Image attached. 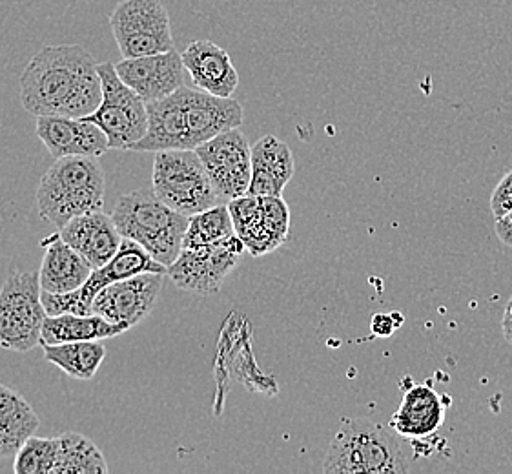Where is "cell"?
Listing matches in <instances>:
<instances>
[{"label":"cell","mask_w":512,"mask_h":474,"mask_svg":"<svg viewBox=\"0 0 512 474\" xmlns=\"http://www.w3.org/2000/svg\"><path fill=\"white\" fill-rule=\"evenodd\" d=\"M101 99L97 62L77 44L42 48L21 75V103L35 117H88Z\"/></svg>","instance_id":"6da1fadb"},{"label":"cell","mask_w":512,"mask_h":474,"mask_svg":"<svg viewBox=\"0 0 512 474\" xmlns=\"http://www.w3.org/2000/svg\"><path fill=\"white\" fill-rule=\"evenodd\" d=\"M148 130L130 152L195 150L243 124V106L232 97H217L183 86L166 99L146 104Z\"/></svg>","instance_id":"7a4b0ae2"},{"label":"cell","mask_w":512,"mask_h":474,"mask_svg":"<svg viewBox=\"0 0 512 474\" xmlns=\"http://www.w3.org/2000/svg\"><path fill=\"white\" fill-rule=\"evenodd\" d=\"M104 192V170L97 157L55 159L37 188V210L61 230L73 217L103 210Z\"/></svg>","instance_id":"3957f363"},{"label":"cell","mask_w":512,"mask_h":474,"mask_svg":"<svg viewBox=\"0 0 512 474\" xmlns=\"http://www.w3.org/2000/svg\"><path fill=\"white\" fill-rule=\"evenodd\" d=\"M112 217L121 236L141 245L164 267L179 258L190 217L163 203L155 196L154 188H141L119 197Z\"/></svg>","instance_id":"277c9868"},{"label":"cell","mask_w":512,"mask_h":474,"mask_svg":"<svg viewBox=\"0 0 512 474\" xmlns=\"http://www.w3.org/2000/svg\"><path fill=\"white\" fill-rule=\"evenodd\" d=\"M409 471L400 436L365 418H341L330 442L325 474H403Z\"/></svg>","instance_id":"5b68a950"},{"label":"cell","mask_w":512,"mask_h":474,"mask_svg":"<svg viewBox=\"0 0 512 474\" xmlns=\"http://www.w3.org/2000/svg\"><path fill=\"white\" fill-rule=\"evenodd\" d=\"M152 188L155 196L183 216H194L225 203L195 150L155 152Z\"/></svg>","instance_id":"8992f818"},{"label":"cell","mask_w":512,"mask_h":474,"mask_svg":"<svg viewBox=\"0 0 512 474\" xmlns=\"http://www.w3.org/2000/svg\"><path fill=\"white\" fill-rule=\"evenodd\" d=\"M46 316L39 272L11 270L0 289V347L28 352L41 345Z\"/></svg>","instance_id":"52a82bcc"},{"label":"cell","mask_w":512,"mask_h":474,"mask_svg":"<svg viewBox=\"0 0 512 474\" xmlns=\"http://www.w3.org/2000/svg\"><path fill=\"white\" fill-rule=\"evenodd\" d=\"M103 84L99 108L86 119L97 124L108 137L110 150H132L148 130V110L139 93L117 75L113 62L97 64Z\"/></svg>","instance_id":"ba28073f"},{"label":"cell","mask_w":512,"mask_h":474,"mask_svg":"<svg viewBox=\"0 0 512 474\" xmlns=\"http://www.w3.org/2000/svg\"><path fill=\"white\" fill-rule=\"evenodd\" d=\"M155 272V274H168V267L155 261L141 245L132 239L124 237L119 252L113 256L112 261L99 268H93L92 276L86 279L81 289L73 290L68 294H50L42 290V303L48 316H57L64 312L72 314H92L93 299L106 289L108 285L134 278L139 274Z\"/></svg>","instance_id":"9c48e42d"},{"label":"cell","mask_w":512,"mask_h":474,"mask_svg":"<svg viewBox=\"0 0 512 474\" xmlns=\"http://www.w3.org/2000/svg\"><path fill=\"white\" fill-rule=\"evenodd\" d=\"M123 59L175 50L170 15L161 0H123L110 17Z\"/></svg>","instance_id":"30bf717a"},{"label":"cell","mask_w":512,"mask_h":474,"mask_svg":"<svg viewBox=\"0 0 512 474\" xmlns=\"http://www.w3.org/2000/svg\"><path fill=\"white\" fill-rule=\"evenodd\" d=\"M245 252V243L237 234L212 245L183 248L179 258L168 267V276L177 289L214 296L241 263Z\"/></svg>","instance_id":"8fae6325"},{"label":"cell","mask_w":512,"mask_h":474,"mask_svg":"<svg viewBox=\"0 0 512 474\" xmlns=\"http://www.w3.org/2000/svg\"><path fill=\"white\" fill-rule=\"evenodd\" d=\"M237 236L254 256H265L285 243L290 227L288 205L276 196H243L228 201Z\"/></svg>","instance_id":"7c38bea8"},{"label":"cell","mask_w":512,"mask_h":474,"mask_svg":"<svg viewBox=\"0 0 512 474\" xmlns=\"http://www.w3.org/2000/svg\"><path fill=\"white\" fill-rule=\"evenodd\" d=\"M195 152L223 201L248 194L252 181V146L239 128L217 135L205 145L197 146Z\"/></svg>","instance_id":"4fadbf2b"},{"label":"cell","mask_w":512,"mask_h":474,"mask_svg":"<svg viewBox=\"0 0 512 474\" xmlns=\"http://www.w3.org/2000/svg\"><path fill=\"white\" fill-rule=\"evenodd\" d=\"M163 278L164 274L146 272L112 283L93 299V312L132 329L152 314L163 290Z\"/></svg>","instance_id":"5bb4252c"},{"label":"cell","mask_w":512,"mask_h":474,"mask_svg":"<svg viewBox=\"0 0 512 474\" xmlns=\"http://www.w3.org/2000/svg\"><path fill=\"white\" fill-rule=\"evenodd\" d=\"M115 70L123 83L139 93L146 104L166 99L185 86V64L181 53L175 50L123 59L115 64Z\"/></svg>","instance_id":"9a60e30c"},{"label":"cell","mask_w":512,"mask_h":474,"mask_svg":"<svg viewBox=\"0 0 512 474\" xmlns=\"http://www.w3.org/2000/svg\"><path fill=\"white\" fill-rule=\"evenodd\" d=\"M37 137L55 159L101 157L110 150L108 137L86 117H37Z\"/></svg>","instance_id":"2e32d148"},{"label":"cell","mask_w":512,"mask_h":474,"mask_svg":"<svg viewBox=\"0 0 512 474\" xmlns=\"http://www.w3.org/2000/svg\"><path fill=\"white\" fill-rule=\"evenodd\" d=\"M186 73L195 88L217 97H232L239 86V73L230 55L216 42H190L181 53Z\"/></svg>","instance_id":"e0dca14e"},{"label":"cell","mask_w":512,"mask_h":474,"mask_svg":"<svg viewBox=\"0 0 512 474\" xmlns=\"http://www.w3.org/2000/svg\"><path fill=\"white\" fill-rule=\"evenodd\" d=\"M59 236L93 268L103 267L112 261L124 239L115 227L113 217L104 214L103 210L73 217L59 230Z\"/></svg>","instance_id":"ac0fdd59"},{"label":"cell","mask_w":512,"mask_h":474,"mask_svg":"<svg viewBox=\"0 0 512 474\" xmlns=\"http://www.w3.org/2000/svg\"><path fill=\"white\" fill-rule=\"evenodd\" d=\"M445 423V403L431 385L409 387L398 411L390 418V429L400 438L423 440L440 431Z\"/></svg>","instance_id":"d6986e66"},{"label":"cell","mask_w":512,"mask_h":474,"mask_svg":"<svg viewBox=\"0 0 512 474\" xmlns=\"http://www.w3.org/2000/svg\"><path fill=\"white\" fill-rule=\"evenodd\" d=\"M296 172V161L287 143L265 135L252 146V181L246 196H283Z\"/></svg>","instance_id":"ffe728a7"},{"label":"cell","mask_w":512,"mask_h":474,"mask_svg":"<svg viewBox=\"0 0 512 474\" xmlns=\"http://www.w3.org/2000/svg\"><path fill=\"white\" fill-rule=\"evenodd\" d=\"M41 287L50 294H68L81 289L92 276L93 267L81 254L70 247L59 234L42 241Z\"/></svg>","instance_id":"44dd1931"},{"label":"cell","mask_w":512,"mask_h":474,"mask_svg":"<svg viewBox=\"0 0 512 474\" xmlns=\"http://www.w3.org/2000/svg\"><path fill=\"white\" fill-rule=\"evenodd\" d=\"M39 425L41 420L30 402L8 385L0 383V460L19 453Z\"/></svg>","instance_id":"7402d4cb"},{"label":"cell","mask_w":512,"mask_h":474,"mask_svg":"<svg viewBox=\"0 0 512 474\" xmlns=\"http://www.w3.org/2000/svg\"><path fill=\"white\" fill-rule=\"evenodd\" d=\"M130 330L124 323H112L99 314H72L64 312L57 316H46L42 325L41 345H55L68 341H93L115 338Z\"/></svg>","instance_id":"603a6c76"},{"label":"cell","mask_w":512,"mask_h":474,"mask_svg":"<svg viewBox=\"0 0 512 474\" xmlns=\"http://www.w3.org/2000/svg\"><path fill=\"white\" fill-rule=\"evenodd\" d=\"M42 349H44V360L59 367L66 376L82 382L93 380L106 358L103 340L68 341V343H55V345H42Z\"/></svg>","instance_id":"cb8c5ba5"},{"label":"cell","mask_w":512,"mask_h":474,"mask_svg":"<svg viewBox=\"0 0 512 474\" xmlns=\"http://www.w3.org/2000/svg\"><path fill=\"white\" fill-rule=\"evenodd\" d=\"M108 471L106 458L90 438L75 431L59 436V458L53 474H106Z\"/></svg>","instance_id":"d4e9b609"},{"label":"cell","mask_w":512,"mask_h":474,"mask_svg":"<svg viewBox=\"0 0 512 474\" xmlns=\"http://www.w3.org/2000/svg\"><path fill=\"white\" fill-rule=\"evenodd\" d=\"M234 234H236V228H234L228 205L221 203L217 207L208 208L190 216L188 228L183 237V248L212 245Z\"/></svg>","instance_id":"484cf974"},{"label":"cell","mask_w":512,"mask_h":474,"mask_svg":"<svg viewBox=\"0 0 512 474\" xmlns=\"http://www.w3.org/2000/svg\"><path fill=\"white\" fill-rule=\"evenodd\" d=\"M59 458V438L30 436L15 454L17 474H53Z\"/></svg>","instance_id":"4316f807"},{"label":"cell","mask_w":512,"mask_h":474,"mask_svg":"<svg viewBox=\"0 0 512 474\" xmlns=\"http://www.w3.org/2000/svg\"><path fill=\"white\" fill-rule=\"evenodd\" d=\"M491 212L494 219H500L512 212V168L492 192Z\"/></svg>","instance_id":"83f0119b"},{"label":"cell","mask_w":512,"mask_h":474,"mask_svg":"<svg viewBox=\"0 0 512 474\" xmlns=\"http://www.w3.org/2000/svg\"><path fill=\"white\" fill-rule=\"evenodd\" d=\"M394 318V312L392 314H376L374 318H372V332L376 334V336H390L394 330L400 327V321H392Z\"/></svg>","instance_id":"f1b7e54d"},{"label":"cell","mask_w":512,"mask_h":474,"mask_svg":"<svg viewBox=\"0 0 512 474\" xmlns=\"http://www.w3.org/2000/svg\"><path fill=\"white\" fill-rule=\"evenodd\" d=\"M496 236L502 241L503 245L512 247V212H509L507 216L496 219Z\"/></svg>","instance_id":"f546056e"},{"label":"cell","mask_w":512,"mask_h":474,"mask_svg":"<svg viewBox=\"0 0 512 474\" xmlns=\"http://www.w3.org/2000/svg\"><path fill=\"white\" fill-rule=\"evenodd\" d=\"M502 332L505 341L512 345V296L509 303H507V307L503 310Z\"/></svg>","instance_id":"4dcf8cb0"}]
</instances>
